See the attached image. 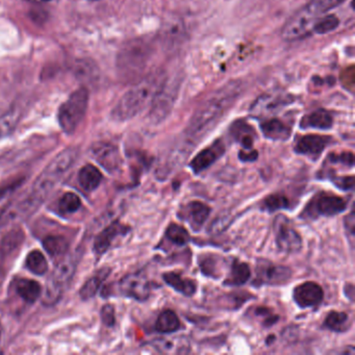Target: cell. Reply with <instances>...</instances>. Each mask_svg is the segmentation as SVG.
<instances>
[{"mask_svg":"<svg viewBox=\"0 0 355 355\" xmlns=\"http://www.w3.org/2000/svg\"><path fill=\"white\" fill-rule=\"evenodd\" d=\"M240 87V84H230L205 101L189 122L186 130L189 138L195 140L207 135L238 98Z\"/></svg>","mask_w":355,"mask_h":355,"instance_id":"cell-1","label":"cell"},{"mask_svg":"<svg viewBox=\"0 0 355 355\" xmlns=\"http://www.w3.org/2000/svg\"><path fill=\"white\" fill-rule=\"evenodd\" d=\"M165 84V76L162 72L153 73L141 80L132 90L122 97L113 112V117L119 121L130 119L143 111L155 101Z\"/></svg>","mask_w":355,"mask_h":355,"instance_id":"cell-2","label":"cell"},{"mask_svg":"<svg viewBox=\"0 0 355 355\" xmlns=\"http://www.w3.org/2000/svg\"><path fill=\"white\" fill-rule=\"evenodd\" d=\"M78 157V150L73 147L60 153L38 176L28 198L39 207L51 194L53 188L61 182L65 174L71 169Z\"/></svg>","mask_w":355,"mask_h":355,"instance_id":"cell-3","label":"cell"},{"mask_svg":"<svg viewBox=\"0 0 355 355\" xmlns=\"http://www.w3.org/2000/svg\"><path fill=\"white\" fill-rule=\"evenodd\" d=\"M345 0H311L304 8L297 12L282 28L284 40L293 42L301 40L313 32V26L320 16L329 10L342 5Z\"/></svg>","mask_w":355,"mask_h":355,"instance_id":"cell-4","label":"cell"},{"mask_svg":"<svg viewBox=\"0 0 355 355\" xmlns=\"http://www.w3.org/2000/svg\"><path fill=\"white\" fill-rule=\"evenodd\" d=\"M76 259L65 255L60 259L47 280L45 290L42 293V301L47 306L55 304L63 296L76 271Z\"/></svg>","mask_w":355,"mask_h":355,"instance_id":"cell-5","label":"cell"},{"mask_svg":"<svg viewBox=\"0 0 355 355\" xmlns=\"http://www.w3.org/2000/svg\"><path fill=\"white\" fill-rule=\"evenodd\" d=\"M348 207V200L329 192H320L313 196L306 203L299 217L306 221L319 219L321 217H334L344 213Z\"/></svg>","mask_w":355,"mask_h":355,"instance_id":"cell-6","label":"cell"},{"mask_svg":"<svg viewBox=\"0 0 355 355\" xmlns=\"http://www.w3.org/2000/svg\"><path fill=\"white\" fill-rule=\"evenodd\" d=\"M88 103V90L82 88L72 93L68 101L62 105L59 110V123L64 132L72 135L76 132L86 115Z\"/></svg>","mask_w":355,"mask_h":355,"instance_id":"cell-7","label":"cell"},{"mask_svg":"<svg viewBox=\"0 0 355 355\" xmlns=\"http://www.w3.org/2000/svg\"><path fill=\"white\" fill-rule=\"evenodd\" d=\"M273 232L276 246L282 252L291 254L299 252L302 248V236L286 216L282 214L276 216L273 221Z\"/></svg>","mask_w":355,"mask_h":355,"instance_id":"cell-8","label":"cell"},{"mask_svg":"<svg viewBox=\"0 0 355 355\" xmlns=\"http://www.w3.org/2000/svg\"><path fill=\"white\" fill-rule=\"evenodd\" d=\"M115 290L121 296L142 302L150 297L153 286L144 272H135L121 278Z\"/></svg>","mask_w":355,"mask_h":355,"instance_id":"cell-9","label":"cell"},{"mask_svg":"<svg viewBox=\"0 0 355 355\" xmlns=\"http://www.w3.org/2000/svg\"><path fill=\"white\" fill-rule=\"evenodd\" d=\"M253 286L259 288L263 286H282L290 282L292 277V270L286 266L276 265L271 261H261L257 266Z\"/></svg>","mask_w":355,"mask_h":355,"instance_id":"cell-10","label":"cell"},{"mask_svg":"<svg viewBox=\"0 0 355 355\" xmlns=\"http://www.w3.org/2000/svg\"><path fill=\"white\" fill-rule=\"evenodd\" d=\"M132 228L120 221H114L107 225L103 232L97 234L94 241V252L97 257H101L113 247L119 239L130 234Z\"/></svg>","mask_w":355,"mask_h":355,"instance_id":"cell-11","label":"cell"},{"mask_svg":"<svg viewBox=\"0 0 355 355\" xmlns=\"http://www.w3.org/2000/svg\"><path fill=\"white\" fill-rule=\"evenodd\" d=\"M225 153V144L221 139H218L213 144L197 153L196 157L189 164V167L192 170L193 173L197 175L205 170L209 169L216 162L219 161Z\"/></svg>","mask_w":355,"mask_h":355,"instance_id":"cell-12","label":"cell"},{"mask_svg":"<svg viewBox=\"0 0 355 355\" xmlns=\"http://www.w3.org/2000/svg\"><path fill=\"white\" fill-rule=\"evenodd\" d=\"M211 209L198 200L190 201L180 207L178 217L186 221L194 232H199L211 215Z\"/></svg>","mask_w":355,"mask_h":355,"instance_id":"cell-13","label":"cell"},{"mask_svg":"<svg viewBox=\"0 0 355 355\" xmlns=\"http://www.w3.org/2000/svg\"><path fill=\"white\" fill-rule=\"evenodd\" d=\"M293 299L300 309H311L321 304L324 299V291L315 282H305L293 291Z\"/></svg>","mask_w":355,"mask_h":355,"instance_id":"cell-14","label":"cell"},{"mask_svg":"<svg viewBox=\"0 0 355 355\" xmlns=\"http://www.w3.org/2000/svg\"><path fill=\"white\" fill-rule=\"evenodd\" d=\"M91 151H92L94 159L107 171L114 173L121 167V155H120L119 149L115 145L105 142L95 143L91 148Z\"/></svg>","mask_w":355,"mask_h":355,"instance_id":"cell-15","label":"cell"},{"mask_svg":"<svg viewBox=\"0 0 355 355\" xmlns=\"http://www.w3.org/2000/svg\"><path fill=\"white\" fill-rule=\"evenodd\" d=\"M331 139L330 137L321 135H306L301 137L295 145V153L315 161L330 144Z\"/></svg>","mask_w":355,"mask_h":355,"instance_id":"cell-16","label":"cell"},{"mask_svg":"<svg viewBox=\"0 0 355 355\" xmlns=\"http://www.w3.org/2000/svg\"><path fill=\"white\" fill-rule=\"evenodd\" d=\"M26 234L20 228L11 230L0 240V267L5 268L7 261L17 254L24 245Z\"/></svg>","mask_w":355,"mask_h":355,"instance_id":"cell-17","label":"cell"},{"mask_svg":"<svg viewBox=\"0 0 355 355\" xmlns=\"http://www.w3.org/2000/svg\"><path fill=\"white\" fill-rule=\"evenodd\" d=\"M163 280L175 292L186 297H192L196 294L197 284L191 278L184 277L180 272H167L163 274Z\"/></svg>","mask_w":355,"mask_h":355,"instance_id":"cell-18","label":"cell"},{"mask_svg":"<svg viewBox=\"0 0 355 355\" xmlns=\"http://www.w3.org/2000/svg\"><path fill=\"white\" fill-rule=\"evenodd\" d=\"M16 294L24 302L33 304L42 296L43 288L40 282L28 278H20L14 282Z\"/></svg>","mask_w":355,"mask_h":355,"instance_id":"cell-19","label":"cell"},{"mask_svg":"<svg viewBox=\"0 0 355 355\" xmlns=\"http://www.w3.org/2000/svg\"><path fill=\"white\" fill-rule=\"evenodd\" d=\"M150 347L155 352L165 354H180L190 351V343L186 338H159L150 343Z\"/></svg>","mask_w":355,"mask_h":355,"instance_id":"cell-20","label":"cell"},{"mask_svg":"<svg viewBox=\"0 0 355 355\" xmlns=\"http://www.w3.org/2000/svg\"><path fill=\"white\" fill-rule=\"evenodd\" d=\"M250 266L244 261L234 259L230 266V272L224 279L225 286H242L251 278Z\"/></svg>","mask_w":355,"mask_h":355,"instance_id":"cell-21","label":"cell"},{"mask_svg":"<svg viewBox=\"0 0 355 355\" xmlns=\"http://www.w3.org/2000/svg\"><path fill=\"white\" fill-rule=\"evenodd\" d=\"M198 265L203 275L214 278V279L221 277L224 267H225L224 259L220 255L213 254V253L200 254L198 259Z\"/></svg>","mask_w":355,"mask_h":355,"instance_id":"cell-22","label":"cell"},{"mask_svg":"<svg viewBox=\"0 0 355 355\" xmlns=\"http://www.w3.org/2000/svg\"><path fill=\"white\" fill-rule=\"evenodd\" d=\"M261 130L266 138L272 141H286L290 139L292 130L282 120L272 118L261 124Z\"/></svg>","mask_w":355,"mask_h":355,"instance_id":"cell-23","label":"cell"},{"mask_svg":"<svg viewBox=\"0 0 355 355\" xmlns=\"http://www.w3.org/2000/svg\"><path fill=\"white\" fill-rule=\"evenodd\" d=\"M42 244L45 251L53 259H59V261L67 255L70 246L68 239L62 234H51V236H45L43 239Z\"/></svg>","mask_w":355,"mask_h":355,"instance_id":"cell-24","label":"cell"},{"mask_svg":"<svg viewBox=\"0 0 355 355\" xmlns=\"http://www.w3.org/2000/svg\"><path fill=\"white\" fill-rule=\"evenodd\" d=\"M334 125V118L326 110H317L301 120V128H315V130H329Z\"/></svg>","mask_w":355,"mask_h":355,"instance_id":"cell-25","label":"cell"},{"mask_svg":"<svg viewBox=\"0 0 355 355\" xmlns=\"http://www.w3.org/2000/svg\"><path fill=\"white\" fill-rule=\"evenodd\" d=\"M230 134L236 142L240 143L243 150L253 149L257 134L250 125L243 121H236L230 128Z\"/></svg>","mask_w":355,"mask_h":355,"instance_id":"cell-26","label":"cell"},{"mask_svg":"<svg viewBox=\"0 0 355 355\" xmlns=\"http://www.w3.org/2000/svg\"><path fill=\"white\" fill-rule=\"evenodd\" d=\"M103 174L98 168L93 165H86L78 172V184L86 192H93L101 186Z\"/></svg>","mask_w":355,"mask_h":355,"instance_id":"cell-27","label":"cell"},{"mask_svg":"<svg viewBox=\"0 0 355 355\" xmlns=\"http://www.w3.org/2000/svg\"><path fill=\"white\" fill-rule=\"evenodd\" d=\"M110 274H111V269L105 267L99 270L94 276L89 278V279L85 282L82 288H80V298H82L83 300H90V299L94 298L95 295L101 290L103 282L107 279Z\"/></svg>","mask_w":355,"mask_h":355,"instance_id":"cell-28","label":"cell"},{"mask_svg":"<svg viewBox=\"0 0 355 355\" xmlns=\"http://www.w3.org/2000/svg\"><path fill=\"white\" fill-rule=\"evenodd\" d=\"M182 327L180 318L172 309H165L159 313L155 322V329L159 334H169L178 331Z\"/></svg>","mask_w":355,"mask_h":355,"instance_id":"cell-29","label":"cell"},{"mask_svg":"<svg viewBox=\"0 0 355 355\" xmlns=\"http://www.w3.org/2000/svg\"><path fill=\"white\" fill-rule=\"evenodd\" d=\"M323 327L334 332L348 331L351 327L350 318L344 311H329L324 320Z\"/></svg>","mask_w":355,"mask_h":355,"instance_id":"cell-30","label":"cell"},{"mask_svg":"<svg viewBox=\"0 0 355 355\" xmlns=\"http://www.w3.org/2000/svg\"><path fill=\"white\" fill-rule=\"evenodd\" d=\"M288 97L282 96H263L254 103V107H252L253 113L263 115V114L274 113L277 111V109L284 107V105L288 103Z\"/></svg>","mask_w":355,"mask_h":355,"instance_id":"cell-31","label":"cell"},{"mask_svg":"<svg viewBox=\"0 0 355 355\" xmlns=\"http://www.w3.org/2000/svg\"><path fill=\"white\" fill-rule=\"evenodd\" d=\"M292 205L291 199L288 195L284 193H273V194L268 195L263 201H261V209L268 213H276L282 209H288Z\"/></svg>","mask_w":355,"mask_h":355,"instance_id":"cell-32","label":"cell"},{"mask_svg":"<svg viewBox=\"0 0 355 355\" xmlns=\"http://www.w3.org/2000/svg\"><path fill=\"white\" fill-rule=\"evenodd\" d=\"M165 239L174 246L184 247L190 242L191 236L184 226L178 223H170L166 228Z\"/></svg>","mask_w":355,"mask_h":355,"instance_id":"cell-33","label":"cell"},{"mask_svg":"<svg viewBox=\"0 0 355 355\" xmlns=\"http://www.w3.org/2000/svg\"><path fill=\"white\" fill-rule=\"evenodd\" d=\"M26 266L32 273L36 275H44L49 271V263L46 257L40 250L31 251L26 259Z\"/></svg>","mask_w":355,"mask_h":355,"instance_id":"cell-34","label":"cell"},{"mask_svg":"<svg viewBox=\"0 0 355 355\" xmlns=\"http://www.w3.org/2000/svg\"><path fill=\"white\" fill-rule=\"evenodd\" d=\"M320 178H328L336 188L343 191H352L354 188V176H338L334 170L323 169L320 171Z\"/></svg>","mask_w":355,"mask_h":355,"instance_id":"cell-35","label":"cell"},{"mask_svg":"<svg viewBox=\"0 0 355 355\" xmlns=\"http://www.w3.org/2000/svg\"><path fill=\"white\" fill-rule=\"evenodd\" d=\"M80 207H82V200L80 196L73 192L65 193L58 202L60 213L66 214V215L76 213Z\"/></svg>","mask_w":355,"mask_h":355,"instance_id":"cell-36","label":"cell"},{"mask_svg":"<svg viewBox=\"0 0 355 355\" xmlns=\"http://www.w3.org/2000/svg\"><path fill=\"white\" fill-rule=\"evenodd\" d=\"M24 178H17L13 180L0 184V214L3 211V207L7 205L8 201L11 198L12 195L18 190L20 186L24 184Z\"/></svg>","mask_w":355,"mask_h":355,"instance_id":"cell-37","label":"cell"},{"mask_svg":"<svg viewBox=\"0 0 355 355\" xmlns=\"http://www.w3.org/2000/svg\"><path fill=\"white\" fill-rule=\"evenodd\" d=\"M19 121V113L11 111L0 117V140L11 135Z\"/></svg>","mask_w":355,"mask_h":355,"instance_id":"cell-38","label":"cell"},{"mask_svg":"<svg viewBox=\"0 0 355 355\" xmlns=\"http://www.w3.org/2000/svg\"><path fill=\"white\" fill-rule=\"evenodd\" d=\"M340 24V20L334 15L324 16L317 20L313 26V32L315 34L325 35L336 30Z\"/></svg>","mask_w":355,"mask_h":355,"instance_id":"cell-39","label":"cell"},{"mask_svg":"<svg viewBox=\"0 0 355 355\" xmlns=\"http://www.w3.org/2000/svg\"><path fill=\"white\" fill-rule=\"evenodd\" d=\"M326 164L331 165H342L347 168L354 167V155L351 151H342V153H331L326 159Z\"/></svg>","mask_w":355,"mask_h":355,"instance_id":"cell-40","label":"cell"},{"mask_svg":"<svg viewBox=\"0 0 355 355\" xmlns=\"http://www.w3.org/2000/svg\"><path fill=\"white\" fill-rule=\"evenodd\" d=\"M253 315H257V318H261V323L265 327H271V326L275 325L279 320V317L273 313L272 309L266 306L255 307Z\"/></svg>","mask_w":355,"mask_h":355,"instance_id":"cell-41","label":"cell"},{"mask_svg":"<svg viewBox=\"0 0 355 355\" xmlns=\"http://www.w3.org/2000/svg\"><path fill=\"white\" fill-rule=\"evenodd\" d=\"M101 317L105 325H107V327H113L116 323L115 309L113 305L105 304L101 309Z\"/></svg>","mask_w":355,"mask_h":355,"instance_id":"cell-42","label":"cell"},{"mask_svg":"<svg viewBox=\"0 0 355 355\" xmlns=\"http://www.w3.org/2000/svg\"><path fill=\"white\" fill-rule=\"evenodd\" d=\"M354 211H351L349 215L344 218L345 230H346L347 234H349V238L352 241L355 234V217Z\"/></svg>","mask_w":355,"mask_h":355,"instance_id":"cell-43","label":"cell"},{"mask_svg":"<svg viewBox=\"0 0 355 355\" xmlns=\"http://www.w3.org/2000/svg\"><path fill=\"white\" fill-rule=\"evenodd\" d=\"M257 157H259V153L254 148L249 149V150L241 149L239 153V159L244 163H252V162L257 161Z\"/></svg>","mask_w":355,"mask_h":355,"instance_id":"cell-44","label":"cell"},{"mask_svg":"<svg viewBox=\"0 0 355 355\" xmlns=\"http://www.w3.org/2000/svg\"><path fill=\"white\" fill-rule=\"evenodd\" d=\"M344 292L346 296L348 297L351 301H353V298H354V286H353V284H346Z\"/></svg>","mask_w":355,"mask_h":355,"instance_id":"cell-45","label":"cell"},{"mask_svg":"<svg viewBox=\"0 0 355 355\" xmlns=\"http://www.w3.org/2000/svg\"><path fill=\"white\" fill-rule=\"evenodd\" d=\"M26 1L32 3H46L51 1V0H26Z\"/></svg>","mask_w":355,"mask_h":355,"instance_id":"cell-46","label":"cell"}]
</instances>
